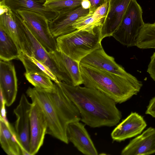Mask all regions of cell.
<instances>
[{"instance_id":"cell-3","label":"cell","mask_w":155,"mask_h":155,"mask_svg":"<svg viewBox=\"0 0 155 155\" xmlns=\"http://www.w3.org/2000/svg\"><path fill=\"white\" fill-rule=\"evenodd\" d=\"M101 26L76 29L56 39L57 50L80 63L101 45Z\"/></svg>"},{"instance_id":"cell-20","label":"cell","mask_w":155,"mask_h":155,"mask_svg":"<svg viewBox=\"0 0 155 155\" xmlns=\"http://www.w3.org/2000/svg\"><path fill=\"white\" fill-rule=\"evenodd\" d=\"M40 0H5L4 4L14 12L18 10L33 12L45 17L49 21L58 14L46 7Z\"/></svg>"},{"instance_id":"cell-7","label":"cell","mask_w":155,"mask_h":155,"mask_svg":"<svg viewBox=\"0 0 155 155\" xmlns=\"http://www.w3.org/2000/svg\"><path fill=\"white\" fill-rule=\"evenodd\" d=\"M31 32L48 53L57 49L56 40L50 31L49 21L44 16L27 10L16 12Z\"/></svg>"},{"instance_id":"cell-10","label":"cell","mask_w":155,"mask_h":155,"mask_svg":"<svg viewBox=\"0 0 155 155\" xmlns=\"http://www.w3.org/2000/svg\"><path fill=\"white\" fill-rule=\"evenodd\" d=\"M80 64L87 65L128 79L135 78L117 63L113 57L107 54L101 45L82 59Z\"/></svg>"},{"instance_id":"cell-30","label":"cell","mask_w":155,"mask_h":155,"mask_svg":"<svg viewBox=\"0 0 155 155\" xmlns=\"http://www.w3.org/2000/svg\"><path fill=\"white\" fill-rule=\"evenodd\" d=\"M151 78L155 81V52L150 57L147 71Z\"/></svg>"},{"instance_id":"cell-22","label":"cell","mask_w":155,"mask_h":155,"mask_svg":"<svg viewBox=\"0 0 155 155\" xmlns=\"http://www.w3.org/2000/svg\"><path fill=\"white\" fill-rule=\"evenodd\" d=\"M18 59L23 65L26 72L38 73L45 75L49 77L54 83L59 84L60 81L50 69L34 58L21 53Z\"/></svg>"},{"instance_id":"cell-27","label":"cell","mask_w":155,"mask_h":155,"mask_svg":"<svg viewBox=\"0 0 155 155\" xmlns=\"http://www.w3.org/2000/svg\"><path fill=\"white\" fill-rule=\"evenodd\" d=\"M93 14H88L79 18L73 24V27L76 29L101 25L103 21L96 20L93 16Z\"/></svg>"},{"instance_id":"cell-12","label":"cell","mask_w":155,"mask_h":155,"mask_svg":"<svg viewBox=\"0 0 155 155\" xmlns=\"http://www.w3.org/2000/svg\"><path fill=\"white\" fill-rule=\"evenodd\" d=\"M48 53L61 74L62 82L74 86L82 84L79 62L57 49Z\"/></svg>"},{"instance_id":"cell-8","label":"cell","mask_w":155,"mask_h":155,"mask_svg":"<svg viewBox=\"0 0 155 155\" xmlns=\"http://www.w3.org/2000/svg\"><path fill=\"white\" fill-rule=\"evenodd\" d=\"M31 105L32 103L23 94L14 110L16 118L14 129L22 155H30V113Z\"/></svg>"},{"instance_id":"cell-33","label":"cell","mask_w":155,"mask_h":155,"mask_svg":"<svg viewBox=\"0 0 155 155\" xmlns=\"http://www.w3.org/2000/svg\"><path fill=\"white\" fill-rule=\"evenodd\" d=\"M40 0L45 2L47 0Z\"/></svg>"},{"instance_id":"cell-31","label":"cell","mask_w":155,"mask_h":155,"mask_svg":"<svg viewBox=\"0 0 155 155\" xmlns=\"http://www.w3.org/2000/svg\"><path fill=\"white\" fill-rule=\"evenodd\" d=\"M145 114L150 115L152 117L155 118V97L151 99L150 101Z\"/></svg>"},{"instance_id":"cell-25","label":"cell","mask_w":155,"mask_h":155,"mask_svg":"<svg viewBox=\"0 0 155 155\" xmlns=\"http://www.w3.org/2000/svg\"><path fill=\"white\" fill-rule=\"evenodd\" d=\"M84 0H47L44 5L58 14L73 9L82 4Z\"/></svg>"},{"instance_id":"cell-18","label":"cell","mask_w":155,"mask_h":155,"mask_svg":"<svg viewBox=\"0 0 155 155\" xmlns=\"http://www.w3.org/2000/svg\"><path fill=\"white\" fill-rule=\"evenodd\" d=\"M155 153V128L150 127L131 140L123 148L122 155H149Z\"/></svg>"},{"instance_id":"cell-1","label":"cell","mask_w":155,"mask_h":155,"mask_svg":"<svg viewBox=\"0 0 155 155\" xmlns=\"http://www.w3.org/2000/svg\"><path fill=\"white\" fill-rule=\"evenodd\" d=\"M59 84L78 110L81 121L92 128L111 127L120 121L122 114L112 99L99 90L74 86L63 82Z\"/></svg>"},{"instance_id":"cell-19","label":"cell","mask_w":155,"mask_h":155,"mask_svg":"<svg viewBox=\"0 0 155 155\" xmlns=\"http://www.w3.org/2000/svg\"><path fill=\"white\" fill-rule=\"evenodd\" d=\"M0 28L12 39L21 52V31L14 12L5 4H0Z\"/></svg>"},{"instance_id":"cell-14","label":"cell","mask_w":155,"mask_h":155,"mask_svg":"<svg viewBox=\"0 0 155 155\" xmlns=\"http://www.w3.org/2000/svg\"><path fill=\"white\" fill-rule=\"evenodd\" d=\"M0 94L6 105L11 106L15 101L18 91L17 79L15 66L10 61H0Z\"/></svg>"},{"instance_id":"cell-23","label":"cell","mask_w":155,"mask_h":155,"mask_svg":"<svg viewBox=\"0 0 155 155\" xmlns=\"http://www.w3.org/2000/svg\"><path fill=\"white\" fill-rule=\"evenodd\" d=\"M21 53L12 39L0 28V60L10 61L18 59Z\"/></svg>"},{"instance_id":"cell-16","label":"cell","mask_w":155,"mask_h":155,"mask_svg":"<svg viewBox=\"0 0 155 155\" xmlns=\"http://www.w3.org/2000/svg\"><path fill=\"white\" fill-rule=\"evenodd\" d=\"M69 141L77 149L85 155H97L98 152L85 125L80 121L69 124L67 129Z\"/></svg>"},{"instance_id":"cell-4","label":"cell","mask_w":155,"mask_h":155,"mask_svg":"<svg viewBox=\"0 0 155 155\" xmlns=\"http://www.w3.org/2000/svg\"><path fill=\"white\" fill-rule=\"evenodd\" d=\"M26 93L32 101L37 102L42 109L47 120L48 134L66 144L68 126L62 120L45 90L29 87Z\"/></svg>"},{"instance_id":"cell-9","label":"cell","mask_w":155,"mask_h":155,"mask_svg":"<svg viewBox=\"0 0 155 155\" xmlns=\"http://www.w3.org/2000/svg\"><path fill=\"white\" fill-rule=\"evenodd\" d=\"M54 84L52 88L45 90L62 120L67 126L71 123L81 121L80 115L76 106L59 84Z\"/></svg>"},{"instance_id":"cell-2","label":"cell","mask_w":155,"mask_h":155,"mask_svg":"<svg viewBox=\"0 0 155 155\" xmlns=\"http://www.w3.org/2000/svg\"><path fill=\"white\" fill-rule=\"evenodd\" d=\"M80 67L84 86L99 90L117 104L137 94L143 86L136 77L128 79L85 65L80 64Z\"/></svg>"},{"instance_id":"cell-26","label":"cell","mask_w":155,"mask_h":155,"mask_svg":"<svg viewBox=\"0 0 155 155\" xmlns=\"http://www.w3.org/2000/svg\"><path fill=\"white\" fill-rule=\"evenodd\" d=\"M25 76L27 80L35 87L47 90L54 87V84L51 79L45 75L38 73L25 72Z\"/></svg>"},{"instance_id":"cell-13","label":"cell","mask_w":155,"mask_h":155,"mask_svg":"<svg viewBox=\"0 0 155 155\" xmlns=\"http://www.w3.org/2000/svg\"><path fill=\"white\" fill-rule=\"evenodd\" d=\"M89 13V8H84L82 5L69 11L59 14L49 21V28L55 38L70 33L76 29L73 24L79 18Z\"/></svg>"},{"instance_id":"cell-24","label":"cell","mask_w":155,"mask_h":155,"mask_svg":"<svg viewBox=\"0 0 155 155\" xmlns=\"http://www.w3.org/2000/svg\"><path fill=\"white\" fill-rule=\"evenodd\" d=\"M136 46L141 49L155 48V22L144 23L139 35Z\"/></svg>"},{"instance_id":"cell-5","label":"cell","mask_w":155,"mask_h":155,"mask_svg":"<svg viewBox=\"0 0 155 155\" xmlns=\"http://www.w3.org/2000/svg\"><path fill=\"white\" fill-rule=\"evenodd\" d=\"M140 6L136 0H132L120 26L112 36L124 45L136 46L139 35L144 24Z\"/></svg>"},{"instance_id":"cell-28","label":"cell","mask_w":155,"mask_h":155,"mask_svg":"<svg viewBox=\"0 0 155 155\" xmlns=\"http://www.w3.org/2000/svg\"><path fill=\"white\" fill-rule=\"evenodd\" d=\"M109 6V1H108L98 7L93 14L94 18L97 20L103 22L107 15Z\"/></svg>"},{"instance_id":"cell-11","label":"cell","mask_w":155,"mask_h":155,"mask_svg":"<svg viewBox=\"0 0 155 155\" xmlns=\"http://www.w3.org/2000/svg\"><path fill=\"white\" fill-rule=\"evenodd\" d=\"M30 113V155L36 154L42 145L48 124L43 111L39 104L32 101Z\"/></svg>"},{"instance_id":"cell-17","label":"cell","mask_w":155,"mask_h":155,"mask_svg":"<svg viewBox=\"0 0 155 155\" xmlns=\"http://www.w3.org/2000/svg\"><path fill=\"white\" fill-rule=\"evenodd\" d=\"M143 117L138 113L131 112L118 124L111 134L113 141L121 142L140 134L146 127Z\"/></svg>"},{"instance_id":"cell-32","label":"cell","mask_w":155,"mask_h":155,"mask_svg":"<svg viewBox=\"0 0 155 155\" xmlns=\"http://www.w3.org/2000/svg\"><path fill=\"white\" fill-rule=\"evenodd\" d=\"M5 0H0V4H4Z\"/></svg>"},{"instance_id":"cell-6","label":"cell","mask_w":155,"mask_h":155,"mask_svg":"<svg viewBox=\"0 0 155 155\" xmlns=\"http://www.w3.org/2000/svg\"><path fill=\"white\" fill-rule=\"evenodd\" d=\"M20 27L22 40V53L32 57L48 67L60 82L63 78L57 66L49 53L37 40L17 12H13Z\"/></svg>"},{"instance_id":"cell-21","label":"cell","mask_w":155,"mask_h":155,"mask_svg":"<svg viewBox=\"0 0 155 155\" xmlns=\"http://www.w3.org/2000/svg\"><path fill=\"white\" fill-rule=\"evenodd\" d=\"M0 142L1 147L8 155H22L14 128L6 118L0 117Z\"/></svg>"},{"instance_id":"cell-15","label":"cell","mask_w":155,"mask_h":155,"mask_svg":"<svg viewBox=\"0 0 155 155\" xmlns=\"http://www.w3.org/2000/svg\"><path fill=\"white\" fill-rule=\"evenodd\" d=\"M132 0H109L107 15L101 28L102 40L112 36L120 26L127 9Z\"/></svg>"},{"instance_id":"cell-29","label":"cell","mask_w":155,"mask_h":155,"mask_svg":"<svg viewBox=\"0 0 155 155\" xmlns=\"http://www.w3.org/2000/svg\"><path fill=\"white\" fill-rule=\"evenodd\" d=\"M90 3L89 13L93 14L96 9L105 2L109 0H87Z\"/></svg>"}]
</instances>
